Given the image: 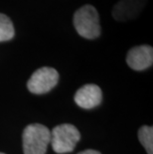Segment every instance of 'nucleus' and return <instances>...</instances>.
Wrapping results in <instances>:
<instances>
[{"instance_id": "obj_2", "label": "nucleus", "mask_w": 153, "mask_h": 154, "mask_svg": "<svg viewBox=\"0 0 153 154\" xmlns=\"http://www.w3.org/2000/svg\"><path fill=\"white\" fill-rule=\"evenodd\" d=\"M24 154H46L51 141V131L40 123L28 125L23 131Z\"/></svg>"}, {"instance_id": "obj_3", "label": "nucleus", "mask_w": 153, "mask_h": 154, "mask_svg": "<svg viewBox=\"0 0 153 154\" xmlns=\"http://www.w3.org/2000/svg\"><path fill=\"white\" fill-rule=\"evenodd\" d=\"M81 134L75 125L70 123H63L57 125L51 131L52 148L58 154L72 152L80 141Z\"/></svg>"}, {"instance_id": "obj_11", "label": "nucleus", "mask_w": 153, "mask_h": 154, "mask_svg": "<svg viewBox=\"0 0 153 154\" xmlns=\"http://www.w3.org/2000/svg\"><path fill=\"white\" fill-rule=\"evenodd\" d=\"M0 154H4V153H1V152H0Z\"/></svg>"}, {"instance_id": "obj_4", "label": "nucleus", "mask_w": 153, "mask_h": 154, "mask_svg": "<svg viewBox=\"0 0 153 154\" xmlns=\"http://www.w3.org/2000/svg\"><path fill=\"white\" fill-rule=\"evenodd\" d=\"M59 81V73L54 68L42 67L34 72L27 83V88L31 93L42 94L50 91L56 87Z\"/></svg>"}, {"instance_id": "obj_9", "label": "nucleus", "mask_w": 153, "mask_h": 154, "mask_svg": "<svg viewBox=\"0 0 153 154\" xmlns=\"http://www.w3.org/2000/svg\"><path fill=\"white\" fill-rule=\"evenodd\" d=\"M138 139L148 154H153V127L144 125L138 130Z\"/></svg>"}, {"instance_id": "obj_6", "label": "nucleus", "mask_w": 153, "mask_h": 154, "mask_svg": "<svg viewBox=\"0 0 153 154\" xmlns=\"http://www.w3.org/2000/svg\"><path fill=\"white\" fill-rule=\"evenodd\" d=\"M147 0H119L112 9V16L116 21H128L140 14Z\"/></svg>"}, {"instance_id": "obj_1", "label": "nucleus", "mask_w": 153, "mask_h": 154, "mask_svg": "<svg viewBox=\"0 0 153 154\" xmlns=\"http://www.w3.org/2000/svg\"><path fill=\"white\" fill-rule=\"evenodd\" d=\"M74 26L78 34L90 40L99 37L102 32L99 13L90 4L83 6L75 12Z\"/></svg>"}, {"instance_id": "obj_8", "label": "nucleus", "mask_w": 153, "mask_h": 154, "mask_svg": "<svg viewBox=\"0 0 153 154\" xmlns=\"http://www.w3.org/2000/svg\"><path fill=\"white\" fill-rule=\"evenodd\" d=\"M15 30L11 19L0 13V42L9 41L14 37Z\"/></svg>"}, {"instance_id": "obj_10", "label": "nucleus", "mask_w": 153, "mask_h": 154, "mask_svg": "<svg viewBox=\"0 0 153 154\" xmlns=\"http://www.w3.org/2000/svg\"><path fill=\"white\" fill-rule=\"evenodd\" d=\"M78 154H100L99 151L96 150H93V149H87V150H84V151H82Z\"/></svg>"}, {"instance_id": "obj_5", "label": "nucleus", "mask_w": 153, "mask_h": 154, "mask_svg": "<svg viewBox=\"0 0 153 154\" xmlns=\"http://www.w3.org/2000/svg\"><path fill=\"white\" fill-rule=\"evenodd\" d=\"M126 63L134 71H143L151 67L153 63L152 47L141 45L130 49L126 56Z\"/></svg>"}, {"instance_id": "obj_7", "label": "nucleus", "mask_w": 153, "mask_h": 154, "mask_svg": "<svg viewBox=\"0 0 153 154\" xmlns=\"http://www.w3.org/2000/svg\"><path fill=\"white\" fill-rule=\"evenodd\" d=\"M103 94L99 86L93 84L84 85L77 91L75 94V101L82 109H90L97 106L102 103Z\"/></svg>"}]
</instances>
